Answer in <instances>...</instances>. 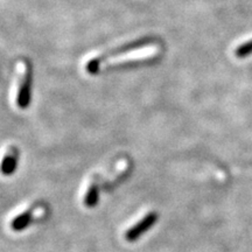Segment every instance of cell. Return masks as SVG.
<instances>
[{
  "instance_id": "cell-1",
  "label": "cell",
  "mask_w": 252,
  "mask_h": 252,
  "mask_svg": "<svg viewBox=\"0 0 252 252\" xmlns=\"http://www.w3.org/2000/svg\"><path fill=\"white\" fill-rule=\"evenodd\" d=\"M156 41H157V39H154V37L146 36V37H143V39L132 41V42H127V43H125V45L119 46L116 49L109 50V52L104 53V54L97 56V58L91 59L90 61L87 63V67H86L87 71L91 75L97 74L99 70V67H100V64H102V62L105 61L106 59L112 58V56H118L121 54H124V53H127V52H132V50H135V49L143 48V47L150 45V43L156 42Z\"/></svg>"
},
{
  "instance_id": "cell-2",
  "label": "cell",
  "mask_w": 252,
  "mask_h": 252,
  "mask_svg": "<svg viewBox=\"0 0 252 252\" xmlns=\"http://www.w3.org/2000/svg\"><path fill=\"white\" fill-rule=\"evenodd\" d=\"M159 215L156 212H151L146 214L143 220H140L139 222H137L135 224L126 231L125 238L127 242H135L137 239H139L141 236L146 234L149 230H151L157 223Z\"/></svg>"
},
{
  "instance_id": "cell-3",
  "label": "cell",
  "mask_w": 252,
  "mask_h": 252,
  "mask_svg": "<svg viewBox=\"0 0 252 252\" xmlns=\"http://www.w3.org/2000/svg\"><path fill=\"white\" fill-rule=\"evenodd\" d=\"M32 83H33V76H32V68L30 64L26 65V72L21 81L20 87L18 90L17 105L20 109H26L30 106L32 98Z\"/></svg>"
},
{
  "instance_id": "cell-4",
  "label": "cell",
  "mask_w": 252,
  "mask_h": 252,
  "mask_svg": "<svg viewBox=\"0 0 252 252\" xmlns=\"http://www.w3.org/2000/svg\"><path fill=\"white\" fill-rule=\"evenodd\" d=\"M19 161V151L15 147H12L7 153L5 154L4 159H2L1 165H0V172L2 175H12L17 171Z\"/></svg>"
},
{
  "instance_id": "cell-5",
  "label": "cell",
  "mask_w": 252,
  "mask_h": 252,
  "mask_svg": "<svg viewBox=\"0 0 252 252\" xmlns=\"http://www.w3.org/2000/svg\"><path fill=\"white\" fill-rule=\"evenodd\" d=\"M32 220H33V210H26L12 220L11 226L14 231H23L30 226Z\"/></svg>"
},
{
  "instance_id": "cell-6",
  "label": "cell",
  "mask_w": 252,
  "mask_h": 252,
  "mask_svg": "<svg viewBox=\"0 0 252 252\" xmlns=\"http://www.w3.org/2000/svg\"><path fill=\"white\" fill-rule=\"evenodd\" d=\"M99 201V187L97 184H93L88 189L86 197H84V204L88 208H94Z\"/></svg>"
},
{
  "instance_id": "cell-7",
  "label": "cell",
  "mask_w": 252,
  "mask_h": 252,
  "mask_svg": "<svg viewBox=\"0 0 252 252\" xmlns=\"http://www.w3.org/2000/svg\"><path fill=\"white\" fill-rule=\"evenodd\" d=\"M235 54L238 59H244V58H248L249 55H251L252 54V40H249L245 43H243V45L239 46L238 48L236 49Z\"/></svg>"
}]
</instances>
